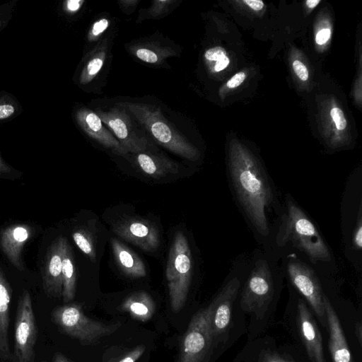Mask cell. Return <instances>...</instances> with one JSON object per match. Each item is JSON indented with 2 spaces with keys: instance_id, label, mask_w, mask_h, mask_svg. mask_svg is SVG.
Instances as JSON below:
<instances>
[{
  "instance_id": "6da1fadb",
  "label": "cell",
  "mask_w": 362,
  "mask_h": 362,
  "mask_svg": "<svg viewBox=\"0 0 362 362\" xmlns=\"http://www.w3.org/2000/svg\"><path fill=\"white\" fill-rule=\"evenodd\" d=\"M230 174L237 198L256 230L268 235L266 209L273 199L267 176L262 168L244 151L232 154Z\"/></svg>"
},
{
  "instance_id": "7a4b0ae2",
  "label": "cell",
  "mask_w": 362,
  "mask_h": 362,
  "mask_svg": "<svg viewBox=\"0 0 362 362\" xmlns=\"http://www.w3.org/2000/svg\"><path fill=\"white\" fill-rule=\"evenodd\" d=\"M288 242L303 252L313 262L331 260L330 250L315 226L303 210L290 200L287 201L286 214L278 235L280 245Z\"/></svg>"
},
{
  "instance_id": "3957f363",
  "label": "cell",
  "mask_w": 362,
  "mask_h": 362,
  "mask_svg": "<svg viewBox=\"0 0 362 362\" xmlns=\"http://www.w3.org/2000/svg\"><path fill=\"white\" fill-rule=\"evenodd\" d=\"M118 104L128 110L161 146L188 160L199 158L197 149L173 129L159 108L151 105L130 102Z\"/></svg>"
},
{
  "instance_id": "277c9868",
  "label": "cell",
  "mask_w": 362,
  "mask_h": 362,
  "mask_svg": "<svg viewBox=\"0 0 362 362\" xmlns=\"http://www.w3.org/2000/svg\"><path fill=\"white\" fill-rule=\"evenodd\" d=\"M192 272L190 247L185 235L178 231L173 238L165 269L170 305L174 313L180 311L185 305Z\"/></svg>"
},
{
  "instance_id": "5b68a950",
  "label": "cell",
  "mask_w": 362,
  "mask_h": 362,
  "mask_svg": "<svg viewBox=\"0 0 362 362\" xmlns=\"http://www.w3.org/2000/svg\"><path fill=\"white\" fill-rule=\"evenodd\" d=\"M54 323L66 335L83 344H93L115 332L119 323L105 324L87 317L76 303L55 308L51 314Z\"/></svg>"
},
{
  "instance_id": "8992f818",
  "label": "cell",
  "mask_w": 362,
  "mask_h": 362,
  "mask_svg": "<svg viewBox=\"0 0 362 362\" xmlns=\"http://www.w3.org/2000/svg\"><path fill=\"white\" fill-rule=\"evenodd\" d=\"M212 303L192 317L184 334L178 362H204L215 341L211 325Z\"/></svg>"
},
{
  "instance_id": "52a82bcc",
  "label": "cell",
  "mask_w": 362,
  "mask_h": 362,
  "mask_svg": "<svg viewBox=\"0 0 362 362\" xmlns=\"http://www.w3.org/2000/svg\"><path fill=\"white\" fill-rule=\"evenodd\" d=\"M37 336L31 297L30 293L25 290L19 298L16 310L12 362H34Z\"/></svg>"
},
{
  "instance_id": "ba28073f",
  "label": "cell",
  "mask_w": 362,
  "mask_h": 362,
  "mask_svg": "<svg viewBox=\"0 0 362 362\" xmlns=\"http://www.w3.org/2000/svg\"><path fill=\"white\" fill-rule=\"evenodd\" d=\"M274 294L272 273L267 262L258 260L245 284L240 298L241 308L257 319L264 317Z\"/></svg>"
},
{
  "instance_id": "9c48e42d",
  "label": "cell",
  "mask_w": 362,
  "mask_h": 362,
  "mask_svg": "<svg viewBox=\"0 0 362 362\" xmlns=\"http://www.w3.org/2000/svg\"><path fill=\"white\" fill-rule=\"evenodd\" d=\"M287 272L293 286L308 302L320 322L327 327L324 294L315 272L308 265L296 259L288 262Z\"/></svg>"
},
{
  "instance_id": "30bf717a",
  "label": "cell",
  "mask_w": 362,
  "mask_h": 362,
  "mask_svg": "<svg viewBox=\"0 0 362 362\" xmlns=\"http://www.w3.org/2000/svg\"><path fill=\"white\" fill-rule=\"evenodd\" d=\"M95 113L103 123L113 132L126 153L129 152L138 153L146 149L147 139L136 132L124 107L117 104V106L108 111L98 109Z\"/></svg>"
},
{
  "instance_id": "8fae6325",
  "label": "cell",
  "mask_w": 362,
  "mask_h": 362,
  "mask_svg": "<svg viewBox=\"0 0 362 362\" xmlns=\"http://www.w3.org/2000/svg\"><path fill=\"white\" fill-rule=\"evenodd\" d=\"M113 231L126 241L145 251L153 252L160 244L158 229L153 223L144 219H125L117 223Z\"/></svg>"
},
{
  "instance_id": "7c38bea8",
  "label": "cell",
  "mask_w": 362,
  "mask_h": 362,
  "mask_svg": "<svg viewBox=\"0 0 362 362\" xmlns=\"http://www.w3.org/2000/svg\"><path fill=\"white\" fill-rule=\"evenodd\" d=\"M239 287L238 279H231L211 302V325L215 340L228 332L231 322L233 305Z\"/></svg>"
},
{
  "instance_id": "4fadbf2b",
  "label": "cell",
  "mask_w": 362,
  "mask_h": 362,
  "mask_svg": "<svg viewBox=\"0 0 362 362\" xmlns=\"http://www.w3.org/2000/svg\"><path fill=\"white\" fill-rule=\"evenodd\" d=\"M66 238L59 236L49 248L42 270V286L45 293L52 298L62 296V259Z\"/></svg>"
},
{
  "instance_id": "5bb4252c",
  "label": "cell",
  "mask_w": 362,
  "mask_h": 362,
  "mask_svg": "<svg viewBox=\"0 0 362 362\" xmlns=\"http://www.w3.org/2000/svg\"><path fill=\"white\" fill-rule=\"evenodd\" d=\"M297 322L300 336L311 362H326L320 332L312 313L302 299L298 301Z\"/></svg>"
},
{
  "instance_id": "9a60e30c",
  "label": "cell",
  "mask_w": 362,
  "mask_h": 362,
  "mask_svg": "<svg viewBox=\"0 0 362 362\" xmlns=\"http://www.w3.org/2000/svg\"><path fill=\"white\" fill-rule=\"evenodd\" d=\"M74 119L78 127L88 136L119 154L126 153L120 143L105 127L95 112L86 107H80L76 108L74 112Z\"/></svg>"
},
{
  "instance_id": "2e32d148",
  "label": "cell",
  "mask_w": 362,
  "mask_h": 362,
  "mask_svg": "<svg viewBox=\"0 0 362 362\" xmlns=\"http://www.w3.org/2000/svg\"><path fill=\"white\" fill-rule=\"evenodd\" d=\"M32 235L33 228L23 223L11 225L1 232V247L9 262L20 271L23 270L22 250Z\"/></svg>"
},
{
  "instance_id": "e0dca14e",
  "label": "cell",
  "mask_w": 362,
  "mask_h": 362,
  "mask_svg": "<svg viewBox=\"0 0 362 362\" xmlns=\"http://www.w3.org/2000/svg\"><path fill=\"white\" fill-rule=\"evenodd\" d=\"M323 303L329 330V348L333 362H354L338 316L328 298L323 296Z\"/></svg>"
},
{
  "instance_id": "ac0fdd59",
  "label": "cell",
  "mask_w": 362,
  "mask_h": 362,
  "mask_svg": "<svg viewBox=\"0 0 362 362\" xmlns=\"http://www.w3.org/2000/svg\"><path fill=\"white\" fill-rule=\"evenodd\" d=\"M11 295V288L0 269V358L5 361L12 358L8 342Z\"/></svg>"
},
{
  "instance_id": "d6986e66",
  "label": "cell",
  "mask_w": 362,
  "mask_h": 362,
  "mask_svg": "<svg viewBox=\"0 0 362 362\" xmlns=\"http://www.w3.org/2000/svg\"><path fill=\"white\" fill-rule=\"evenodd\" d=\"M115 261L121 270L132 278H141L146 274L144 263L141 258L116 238L111 239Z\"/></svg>"
},
{
  "instance_id": "ffe728a7",
  "label": "cell",
  "mask_w": 362,
  "mask_h": 362,
  "mask_svg": "<svg viewBox=\"0 0 362 362\" xmlns=\"http://www.w3.org/2000/svg\"><path fill=\"white\" fill-rule=\"evenodd\" d=\"M121 310L138 321L146 322L153 315L156 304L151 296L144 291L132 293L121 304Z\"/></svg>"
},
{
  "instance_id": "44dd1931",
  "label": "cell",
  "mask_w": 362,
  "mask_h": 362,
  "mask_svg": "<svg viewBox=\"0 0 362 362\" xmlns=\"http://www.w3.org/2000/svg\"><path fill=\"white\" fill-rule=\"evenodd\" d=\"M136 161L144 173L155 178L177 173L178 170L176 163L165 158L144 152L137 153Z\"/></svg>"
},
{
  "instance_id": "7402d4cb",
  "label": "cell",
  "mask_w": 362,
  "mask_h": 362,
  "mask_svg": "<svg viewBox=\"0 0 362 362\" xmlns=\"http://www.w3.org/2000/svg\"><path fill=\"white\" fill-rule=\"evenodd\" d=\"M62 299L68 303L74 299L76 293V274L72 250L67 240L64 245L62 259Z\"/></svg>"
},
{
  "instance_id": "603a6c76",
  "label": "cell",
  "mask_w": 362,
  "mask_h": 362,
  "mask_svg": "<svg viewBox=\"0 0 362 362\" xmlns=\"http://www.w3.org/2000/svg\"><path fill=\"white\" fill-rule=\"evenodd\" d=\"M23 111V106L14 95L5 90L0 91V124L13 120Z\"/></svg>"
},
{
  "instance_id": "cb8c5ba5",
  "label": "cell",
  "mask_w": 362,
  "mask_h": 362,
  "mask_svg": "<svg viewBox=\"0 0 362 362\" xmlns=\"http://www.w3.org/2000/svg\"><path fill=\"white\" fill-rule=\"evenodd\" d=\"M204 58L214 72H220L226 69L230 64V59L226 50L220 46L208 49L204 53Z\"/></svg>"
},
{
  "instance_id": "d4e9b609",
  "label": "cell",
  "mask_w": 362,
  "mask_h": 362,
  "mask_svg": "<svg viewBox=\"0 0 362 362\" xmlns=\"http://www.w3.org/2000/svg\"><path fill=\"white\" fill-rule=\"evenodd\" d=\"M72 238L78 247L88 256L93 262H95V245L89 233L83 229H78L73 232Z\"/></svg>"
},
{
  "instance_id": "484cf974",
  "label": "cell",
  "mask_w": 362,
  "mask_h": 362,
  "mask_svg": "<svg viewBox=\"0 0 362 362\" xmlns=\"http://www.w3.org/2000/svg\"><path fill=\"white\" fill-rule=\"evenodd\" d=\"M103 55H98L87 63L80 75L79 83L81 84L84 85L88 83L95 76L103 65Z\"/></svg>"
},
{
  "instance_id": "4316f807",
  "label": "cell",
  "mask_w": 362,
  "mask_h": 362,
  "mask_svg": "<svg viewBox=\"0 0 362 362\" xmlns=\"http://www.w3.org/2000/svg\"><path fill=\"white\" fill-rule=\"evenodd\" d=\"M18 0H10L0 5V33L8 26L13 18Z\"/></svg>"
},
{
  "instance_id": "83f0119b",
  "label": "cell",
  "mask_w": 362,
  "mask_h": 362,
  "mask_svg": "<svg viewBox=\"0 0 362 362\" xmlns=\"http://www.w3.org/2000/svg\"><path fill=\"white\" fill-rule=\"evenodd\" d=\"M329 113L337 129L344 130L346 127L347 122L341 109L337 107H332Z\"/></svg>"
},
{
  "instance_id": "f1b7e54d",
  "label": "cell",
  "mask_w": 362,
  "mask_h": 362,
  "mask_svg": "<svg viewBox=\"0 0 362 362\" xmlns=\"http://www.w3.org/2000/svg\"><path fill=\"white\" fill-rule=\"evenodd\" d=\"M146 346L139 345L127 354L118 362H136L144 353Z\"/></svg>"
},
{
  "instance_id": "f546056e",
  "label": "cell",
  "mask_w": 362,
  "mask_h": 362,
  "mask_svg": "<svg viewBox=\"0 0 362 362\" xmlns=\"http://www.w3.org/2000/svg\"><path fill=\"white\" fill-rule=\"evenodd\" d=\"M136 57L147 63H156L158 62L157 54L151 49L139 48L136 51Z\"/></svg>"
},
{
  "instance_id": "4dcf8cb0",
  "label": "cell",
  "mask_w": 362,
  "mask_h": 362,
  "mask_svg": "<svg viewBox=\"0 0 362 362\" xmlns=\"http://www.w3.org/2000/svg\"><path fill=\"white\" fill-rule=\"evenodd\" d=\"M293 69L296 76L303 81L308 79L309 73L305 65L300 60L296 59L293 61Z\"/></svg>"
},
{
  "instance_id": "1f68e13d",
  "label": "cell",
  "mask_w": 362,
  "mask_h": 362,
  "mask_svg": "<svg viewBox=\"0 0 362 362\" xmlns=\"http://www.w3.org/2000/svg\"><path fill=\"white\" fill-rule=\"evenodd\" d=\"M259 362H293L286 356L277 353H265L261 356Z\"/></svg>"
},
{
  "instance_id": "d6a6232c",
  "label": "cell",
  "mask_w": 362,
  "mask_h": 362,
  "mask_svg": "<svg viewBox=\"0 0 362 362\" xmlns=\"http://www.w3.org/2000/svg\"><path fill=\"white\" fill-rule=\"evenodd\" d=\"M353 244L354 247L360 250L362 247V221L361 214H359L358 220L354 232Z\"/></svg>"
},
{
  "instance_id": "836d02e7",
  "label": "cell",
  "mask_w": 362,
  "mask_h": 362,
  "mask_svg": "<svg viewBox=\"0 0 362 362\" xmlns=\"http://www.w3.org/2000/svg\"><path fill=\"white\" fill-rule=\"evenodd\" d=\"M246 74L244 71H239L233 75L226 83L228 88H235L241 85L245 81Z\"/></svg>"
},
{
  "instance_id": "e575fe53",
  "label": "cell",
  "mask_w": 362,
  "mask_h": 362,
  "mask_svg": "<svg viewBox=\"0 0 362 362\" xmlns=\"http://www.w3.org/2000/svg\"><path fill=\"white\" fill-rule=\"evenodd\" d=\"M109 25L108 21L106 18H102L96 21L90 30V35L93 37L98 36L105 31Z\"/></svg>"
},
{
  "instance_id": "d590c367",
  "label": "cell",
  "mask_w": 362,
  "mask_h": 362,
  "mask_svg": "<svg viewBox=\"0 0 362 362\" xmlns=\"http://www.w3.org/2000/svg\"><path fill=\"white\" fill-rule=\"evenodd\" d=\"M83 2L81 0H67L63 2L62 8L66 13H74L80 8Z\"/></svg>"
},
{
  "instance_id": "8d00e7d4",
  "label": "cell",
  "mask_w": 362,
  "mask_h": 362,
  "mask_svg": "<svg viewBox=\"0 0 362 362\" xmlns=\"http://www.w3.org/2000/svg\"><path fill=\"white\" fill-rule=\"evenodd\" d=\"M331 37V30L329 28H323L320 30L315 36V42L319 45L325 44Z\"/></svg>"
},
{
  "instance_id": "74e56055",
  "label": "cell",
  "mask_w": 362,
  "mask_h": 362,
  "mask_svg": "<svg viewBox=\"0 0 362 362\" xmlns=\"http://www.w3.org/2000/svg\"><path fill=\"white\" fill-rule=\"evenodd\" d=\"M243 2L255 11H261L264 6V3L262 0H243Z\"/></svg>"
},
{
  "instance_id": "f35d334b",
  "label": "cell",
  "mask_w": 362,
  "mask_h": 362,
  "mask_svg": "<svg viewBox=\"0 0 362 362\" xmlns=\"http://www.w3.org/2000/svg\"><path fill=\"white\" fill-rule=\"evenodd\" d=\"M11 168L5 160L2 158L0 154V175L8 173L11 172Z\"/></svg>"
},
{
  "instance_id": "ab89813d",
  "label": "cell",
  "mask_w": 362,
  "mask_h": 362,
  "mask_svg": "<svg viewBox=\"0 0 362 362\" xmlns=\"http://www.w3.org/2000/svg\"><path fill=\"white\" fill-rule=\"evenodd\" d=\"M355 332L356 338L360 344H362V325L360 321L356 323Z\"/></svg>"
},
{
  "instance_id": "60d3db41",
  "label": "cell",
  "mask_w": 362,
  "mask_h": 362,
  "mask_svg": "<svg viewBox=\"0 0 362 362\" xmlns=\"http://www.w3.org/2000/svg\"><path fill=\"white\" fill-rule=\"evenodd\" d=\"M52 362H71L64 354L57 352L54 354Z\"/></svg>"
},
{
  "instance_id": "b9f144b4",
  "label": "cell",
  "mask_w": 362,
  "mask_h": 362,
  "mask_svg": "<svg viewBox=\"0 0 362 362\" xmlns=\"http://www.w3.org/2000/svg\"><path fill=\"white\" fill-rule=\"evenodd\" d=\"M320 2V0H308L305 1V4L307 7L312 9L315 8Z\"/></svg>"
},
{
  "instance_id": "7bdbcfd3",
  "label": "cell",
  "mask_w": 362,
  "mask_h": 362,
  "mask_svg": "<svg viewBox=\"0 0 362 362\" xmlns=\"http://www.w3.org/2000/svg\"><path fill=\"white\" fill-rule=\"evenodd\" d=\"M42 362H47V361H42Z\"/></svg>"
}]
</instances>
